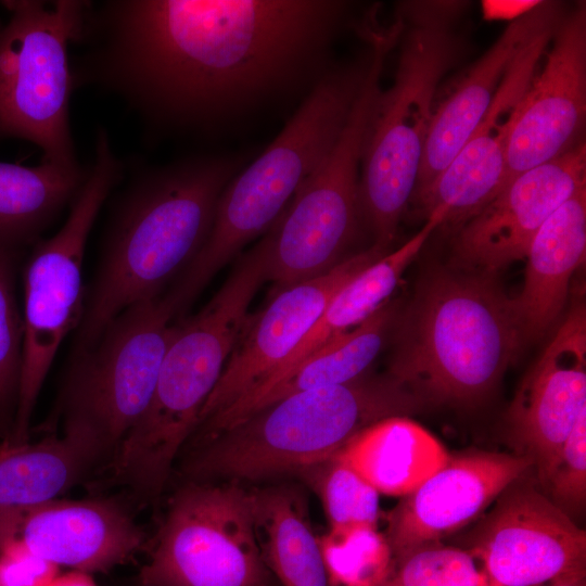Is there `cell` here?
<instances>
[{"mask_svg": "<svg viewBox=\"0 0 586 586\" xmlns=\"http://www.w3.org/2000/svg\"><path fill=\"white\" fill-rule=\"evenodd\" d=\"M335 0L87 1L75 90L117 97L154 131L206 130L322 64L347 12ZM73 44V46H74Z\"/></svg>", "mask_w": 586, "mask_h": 586, "instance_id": "6da1fadb", "label": "cell"}, {"mask_svg": "<svg viewBox=\"0 0 586 586\" xmlns=\"http://www.w3.org/2000/svg\"><path fill=\"white\" fill-rule=\"evenodd\" d=\"M235 168L229 158L205 155L132 167L85 300L75 354L91 346L123 310L160 296L180 276L205 243Z\"/></svg>", "mask_w": 586, "mask_h": 586, "instance_id": "7a4b0ae2", "label": "cell"}, {"mask_svg": "<svg viewBox=\"0 0 586 586\" xmlns=\"http://www.w3.org/2000/svg\"><path fill=\"white\" fill-rule=\"evenodd\" d=\"M523 343L492 273L436 269L402 318L387 377L422 406L470 407L494 391Z\"/></svg>", "mask_w": 586, "mask_h": 586, "instance_id": "3957f363", "label": "cell"}, {"mask_svg": "<svg viewBox=\"0 0 586 586\" xmlns=\"http://www.w3.org/2000/svg\"><path fill=\"white\" fill-rule=\"evenodd\" d=\"M265 281V254L257 244L196 315L176 323L151 402L112 457L115 479L141 497L164 489Z\"/></svg>", "mask_w": 586, "mask_h": 586, "instance_id": "277c9868", "label": "cell"}, {"mask_svg": "<svg viewBox=\"0 0 586 586\" xmlns=\"http://www.w3.org/2000/svg\"><path fill=\"white\" fill-rule=\"evenodd\" d=\"M450 2H408L397 14L398 59L392 85L378 92L368 122L359 175V204L386 251L413 196L444 76L464 53Z\"/></svg>", "mask_w": 586, "mask_h": 586, "instance_id": "5b68a950", "label": "cell"}, {"mask_svg": "<svg viewBox=\"0 0 586 586\" xmlns=\"http://www.w3.org/2000/svg\"><path fill=\"white\" fill-rule=\"evenodd\" d=\"M371 60L323 74L277 138L222 190L202 249L167 293L177 314L252 240L282 216L285 205L336 142Z\"/></svg>", "mask_w": 586, "mask_h": 586, "instance_id": "8992f818", "label": "cell"}, {"mask_svg": "<svg viewBox=\"0 0 586 586\" xmlns=\"http://www.w3.org/2000/svg\"><path fill=\"white\" fill-rule=\"evenodd\" d=\"M421 407L387 375L303 391L202 440L183 470L195 483L297 474L331 458L368 425Z\"/></svg>", "mask_w": 586, "mask_h": 586, "instance_id": "52a82bcc", "label": "cell"}, {"mask_svg": "<svg viewBox=\"0 0 586 586\" xmlns=\"http://www.w3.org/2000/svg\"><path fill=\"white\" fill-rule=\"evenodd\" d=\"M125 164L109 132L99 127L94 158L60 230L38 241L26 263L23 283V351L17 407L9 444L29 441L34 409L46 377L66 335L84 313L82 262L89 232Z\"/></svg>", "mask_w": 586, "mask_h": 586, "instance_id": "ba28073f", "label": "cell"}, {"mask_svg": "<svg viewBox=\"0 0 586 586\" xmlns=\"http://www.w3.org/2000/svg\"><path fill=\"white\" fill-rule=\"evenodd\" d=\"M0 22V141L34 143L41 162L80 170L69 123L75 90L69 47L87 1L10 0Z\"/></svg>", "mask_w": 586, "mask_h": 586, "instance_id": "9c48e42d", "label": "cell"}, {"mask_svg": "<svg viewBox=\"0 0 586 586\" xmlns=\"http://www.w3.org/2000/svg\"><path fill=\"white\" fill-rule=\"evenodd\" d=\"M371 60L359 94L329 154L306 179L264 238L266 280L278 291L321 276L340 264L358 221L364 141L385 60L394 40L371 39Z\"/></svg>", "mask_w": 586, "mask_h": 586, "instance_id": "30bf717a", "label": "cell"}, {"mask_svg": "<svg viewBox=\"0 0 586 586\" xmlns=\"http://www.w3.org/2000/svg\"><path fill=\"white\" fill-rule=\"evenodd\" d=\"M176 316L166 295L136 303L75 355L63 397L64 429L88 435L104 458L113 457L146 410Z\"/></svg>", "mask_w": 586, "mask_h": 586, "instance_id": "8fae6325", "label": "cell"}, {"mask_svg": "<svg viewBox=\"0 0 586 586\" xmlns=\"http://www.w3.org/2000/svg\"><path fill=\"white\" fill-rule=\"evenodd\" d=\"M254 491L189 482L170 501L140 586H271Z\"/></svg>", "mask_w": 586, "mask_h": 586, "instance_id": "7c38bea8", "label": "cell"}, {"mask_svg": "<svg viewBox=\"0 0 586 586\" xmlns=\"http://www.w3.org/2000/svg\"><path fill=\"white\" fill-rule=\"evenodd\" d=\"M493 504L462 536L487 586H540L586 564V532L547 498L532 470Z\"/></svg>", "mask_w": 586, "mask_h": 586, "instance_id": "4fadbf2b", "label": "cell"}, {"mask_svg": "<svg viewBox=\"0 0 586 586\" xmlns=\"http://www.w3.org/2000/svg\"><path fill=\"white\" fill-rule=\"evenodd\" d=\"M550 43L545 63L535 72L518 106L507 146L502 190L520 174L585 141V1L564 13Z\"/></svg>", "mask_w": 586, "mask_h": 586, "instance_id": "5bb4252c", "label": "cell"}, {"mask_svg": "<svg viewBox=\"0 0 586 586\" xmlns=\"http://www.w3.org/2000/svg\"><path fill=\"white\" fill-rule=\"evenodd\" d=\"M585 410L586 307L577 300L524 375L507 415L514 455L532 462L538 485Z\"/></svg>", "mask_w": 586, "mask_h": 586, "instance_id": "9a60e30c", "label": "cell"}, {"mask_svg": "<svg viewBox=\"0 0 586 586\" xmlns=\"http://www.w3.org/2000/svg\"><path fill=\"white\" fill-rule=\"evenodd\" d=\"M385 252L371 246L328 272L297 283L249 317L196 426L272 375L302 342L331 298Z\"/></svg>", "mask_w": 586, "mask_h": 586, "instance_id": "2e32d148", "label": "cell"}, {"mask_svg": "<svg viewBox=\"0 0 586 586\" xmlns=\"http://www.w3.org/2000/svg\"><path fill=\"white\" fill-rule=\"evenodd\" d=\"M586 186V143L517 176L482 211L457 228L455 267L494 275L525 258L548 217Z\"/></svg>", "mask_w": 586, "mask_h": 586, "instance_id": "e0dca14e", "label": "cell"}, {"mask_svg": "<svg viewBox=\"0 0 586 586\" xmlns=\"http://www.w3.org/2000/svg\"><path fill=\"white\" fill-rule=\"evenodd\" d=\"M531 470L532 462L514 454L450 455L444 467L388 511L384 536L393 561L418 547L442 543L472 524Z\"/></svg>", "mask_w": 586, "mask_h": 586, "instance_id": "ac0fdd59", "label": "cell"}, {"mask_svg": "<svg viewBox=\"0 0 586 586\" xmlns=\"http://www.w3.org/2000/svg\"><path fill=\"white\" fill-rule=\"evenodd\" d=\"M557 26L542 33L517 56L468 141L436 179L411 200L417 201L425 218L433 209L444 207L443 225L458 228L501 192L518 106Z\"/></svg>", "mask_w": 586, "mask_h": 586, "instance_id": "d6986e66", "label": "cell"}, {"mask_svg": "<svg viewBox=\"0 0 586 586\" xmlns=\"http://www.w3.org/2000/svg\"><path fill=\"white\" fill-rule=\"evenodd\" d=\"M17 539L61 566L88 573L125 563L144 543L141 528L106 499H53L0 520V546Z\"/></svg>", "mask_w": 586, "mask_h": 586, "instance_id": "ffe728a7", "label": "cell"}, {"mask_svg": "<svg viewBox=\"0 0 586 586\" xmlns=\"http://www.w3.org/2000/svg\"><path fill=\"white\" fill-rule=\"evenodd\" d=\"M564 13L563 5L556 1L538 2L523 12L435 104L412 199L436 179L468 141L517 56L542 33L557 26Z\"/></svg>", "mask_w": 586, "mask_h": 586, "instance_id": "44dd1931", "label": "cell"}, {"mask_svg": "<svg viewBox=\"0 0 586 586\" xmlns=\"http://www.w3.org/2000/svg\"><path fill=\"white\" fill-rule=\"evenodd\" d=\"M396 311L395 304L386 301L359 326L331 340L290 370L266 380L195 430L200 429L204 440L290 395L359 379L382 349Z\"/></svg>", "mask_w": 586, "mask_h": 586, "instance_id": "7402d4cb", "label": "cell"}, {"mask_svg": "<svg viewBox=\"0 0 586 586\" xmlns=\"http://www.w3.org/2000/svg\"><path fill=\"white\" fill-rule=\"evenodd\" d=\"M586 255V186L543 224L527 253L524 284L511 298L523 342L543 336L565 304L570 280Z\"/></svg>", "mask_w": 586, "mask_h": 586, "instance_id": "603a6c76", "label": "cell"}, {"mask_svg": "<svg viewBox=\"0 0 586 586\" xmlns=\"http://www.w3.org/2000/svg\"><path fill=\"white\" fill-rule=\"evenodd\" d=\"M333 457L379 494L402 498L444 467L450 454L416 421L392 416L359 431Z\"/></svg>", "mask_w": 586, "mask_h": 586, "instance_id": "cb8c5ba5", "label": "cell"}, {"mask_svg": "<svg viewBox=\"0 0 586 586\" xmlns=\"http://www.w3.org/2000/svg\"><path fill=\"white\" fill-rule=\"evenodd\" d=\"M104 456L84 433L0 445V520L59 498Z\"/></svg>", "mask_w": 586, "mask_h": 586, "instance_id": "d4e9b609", "label": "cell"}, {"mask_svg": "<svg viewBox=\"0 0 586 586\" xmlns=\"http://www.w3.org/2000/svg\"><path fill=\"white\" fill-rule=\"evenodd\" d=\"M445 214L443 207L432 211L412 238L397 250L384 254L346 283L331 298L302 342L268 379L290 370L331 340L353 330L388 301L404 271L432 232L443 225Z\"/></svg>", "mask_w": 586, "mask_h": 586, "instance_id": "484cf974", "label": "cell"}, {"mask_svg": "<svg viewBox=\"0 0 586 586\" xmlns=\"http://www.w3.org/2000/svg\"><path fill=\"white\" fill-rule=\"evenodd\" d=\"M254 495L264 558L282 586H331L301 488L280 484Z\"/></svg>", "mask_w": 586, "mask_h": 586, "instance_id": "4316f807", "label": "cell"}, {"mask_svg": "<svg viewBox=\"0 0 586 586\" xmlns=\"http://www.w3.org/2000/svg\"><path fill=\"white\" fill-rule=\"evenodd\" d=\"M89 168L68 171L0 162V247L23 253L71 204Z\"/></svg>", "mask_w": 586, "mask_h": 586, "instance_id": "83f0119b", "label": "cell"}, {"mask_svg": "<svg viewBox=\"0 0 586 586\" xmlns=\"http://www.w3.org/2000/svg\"><path fill=\"white\" fill-rule=\"evenodd\" d=\"M318 543L331 586H380L392 571V550L377 527L329 530Z\"/></svg>", "mask_w": 586, "mask_h": 586, "instance_id": "f1b7e54d", "label": "cell"}, {"mask_svg": "<svg viewBox=\"0 0 586 586\" xmlns=\"http://www.w3.org/2000/svg\"><path fill=\"white\" fill-rule=\"evenodd\" d=\"M297 475L319 496L329 530L377 527L379 493L335 457L307 467Z\"/></svg>", "mask_w": 586, "mask_h": 586, "instance_id": "f546056e", "label": "cell"}, {"mask_svg": "<svg viewBox=\"0 0 586 586\" xmlns=\"http://www.w3.org/2000/svg\"><path fill=\"white\" fill-rule=\"evenodd\" d=\"M22 254L0 247V435L10 438L18 398L23 316L16 296V266Z\"/></svg>", "mask_w": 586, "mask_h": 586, "instance_id": "4dcf8cb0", "label": "cell"}, {"mask_svg": "<svg viewBox=\"0 0 586 586\" xmlns=\"http://www.w3.org/2000/svg\"><path fill=\"white\" fill-rule=\"evenodd\" d=\"M380 586H487L475 559L460 547L442 543L418 547L393 561Z\"/></svg>", "mask_w": 586, "mask_h": 586, "instance_id": "1f68e13d", "label": "cell"}, {"mask_svg": "<svg viewBox=\"0 0 586 586\" xmlns=\"http://www.w3.org/2000/svg\"><path fill=\"white\" fill-rule=\"evenodd\" d=\"M538 486L577 524L586 505V410L577 418L549 473Z\"/></svg>", "mask_w": 586, "mask_h": 586, "instance_id": "d6a6232c", "label": "cell"}, {"mask_svg": "<svg viewBox=\"0 0 586 586\" xmlns=\"http://www.w3.org/2000/svg\"><path fill=\"white\" fill-rule=\"evenodd\" d=\"M60 573L59 565L17 539L0 546V586H50Z\"/></svg>", "mask_w": 586, "mask_h": 586, "instance_id": "836d02e7", "label": "cell"}, {"mask_svg": "<svg viewBox=\"0 0 586 586\" xmlns=\"http://www.w3.org/2000/svg\"><path fill=\"white\" fill-rule=\"evenodd\" d=\"M540 586H586V564L576 565Z\"/></svg>", "mask_w": 586, "mask_h": 586, "instance_id": "e575fe53", "label": "cell"}, {"mask_svg": "<svg viewBox=\"0 0 586 586\" xmlns=\"http://www.w3.org/2000/svg\"><path fill=\"white\" fill-rule=\"evenodd\" d=\"M50 586H97L91 573L72 570L60 573Z\"/></svg>", "mask_w": 586, "mask_h": 586, "instance_id": "d590c367", "label": "cell"}, {"mask_svg": "<svg viewBox=\"0 0 586 586\" xmlns=\"http://www.w3.org/2000/svg\"><path fill=\"white\" fill-rule=\"evenodd\" d=\"M138 586H140V585L138 584Z\"/></svg>", "mask_w": 586, "mask_h": 586, "instance_id": "8d00e7d4", "label": "cell"}]
</instances>
